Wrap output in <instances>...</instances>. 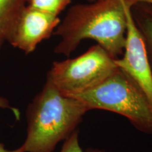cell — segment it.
<instances>
[{"label":"cell","instance_id":"14","mask_svg":"<svg viewBox=\"0 0 152 152\" xmlns=\"http://www.w3.org/2000/svg\"><path fill=\"white\" fill-rule=\"evenodd\" d=\"M85 152H105L104 150L99 149H94V148H88L85 150Z\"/></svg>","mask_w":152,"mask_h":152},{"label":"cell","instance_id":"10","mask_svg":"<svg viewBox=\"0 0 152 152\" xmlns=\"http://www.w3.org/2000/svg\"><path fill=\"white\" fill-rule=\"evenodd\" d=\"M60 152H85L80 145L79 130L77 129L64 140Z\"/></svg>","mask_w":152,"mask_h":152},{"label":"cell","instance_id":"1","mask_svg":"<svg viewBox=\"0 0 152 152\" xmlns=\"http://www.w3.org/2000/svg\"><path fill=\"white\" fill-rule=\"evenodd\" d=\"M127 19L125 0H96L68 9L53 35L60 37L56 54L69 56L85 39H92L114 58L123 54Z\"/></svg>","mask_w":152,"mask_h":152},{"label":"cell","instance_id":"6","mask_svg":"<svg viewBox=\"0 0 152 152\" xmlns=\"http://www.w3.org/2000/svg\"><path fill=\"white\" fill-rule=\"evenodd\" d=\"M61 22L58 16L47 14L26 5L19 15L7 42L26 54L54 34Z\"/></svg>","mask_w":152,"mask_h":152},{"label":"cell","instance_id":"12","mask_svg":"<svg viewBox=\"0 0 152 152\" xmlns=\"http://www.w3.org/2000/svg\"><path fill=\"white\" fill-rule=\"evenodd\" d=\"M89 2H92V1H96V0H87ZM125 1H127L131 7H132L133 5L136 4H140V3H144V4H148L152 5V0H125Z\"/></svg>","mask_w":152,"mask_h":152},{"label":"cell","instance_id":"7","mask_svg":"<svg viewBox=\"0 0 152 152\" xmlns=\"http://www.w3.org/2000/svg\"><path fill=\"white\" fill-rule=\"evenodd\" d=\"M131 12L144 40L152 72V5L136 4L131 7Z\"/></svg>","mask_w":152,"mask_h":152},{"label":"cell","instance_id":"3","mask_svg":"<svg viewBox=\"0 0 152 152\" xmlns=\"http://www.w3.org/2000/svg\"><path fill=\"white\" fill-rule=\"evenodd\" d=\"M90 110L113 112L142 132L152 134V104L134 81L119 68L98 86L73 96Z\"/></svg>","mask_w":152,"mask_h":152},{"label":"cell","instance_id":"4","mask_svg":"<svg viewBox=\"0 0 152 152\" xmlns=\"http://www.w3.org/2000/svg\"><path fill=\"white\" fill-rule=\"evenodd\" d=\"M115 59L100 45L73 58L54 61L47 74L65 96L73 97L98 86L118 70Z\"/></svg>","mask_w":152,"mask_h":152},{"label":"cell","instance_id":"5","mask_svg":"<svg viewBox=\"0 0 152 152\" xmlns=\"http://www.w3.org/2000/svg\"><path fill=\"white\" fill-rule=\"evenodd\" d=\"M131 6L125 1L127 28L123 56L115 59L117 67L140 87L152 104V72L140 30L133 19Z\"/></svg>","mask_w":152,"mask_h":152},{"label":"cell","instance_id":"11","mask_svg":"<svg viewBox=\"0 0 152 152\" xmlns=\"http://www.w3.org/2000/svg\"><path fill=\"white\" fill-rule=\"evenodd\" d=\"M0 109L11 110V111L14 112V115H16L17 118L19 117L18 110L16 109V108L12 107V106L10 105L9 101L7 99V98L4 97L2 96H0Z\"/></svg>","mask_w":152,"mask_h":152},{"label":"cell","instance_id":"13","mask_svg":"<svg viewBox=\"0 0 152 152\" xmlns=\"http://www.w3.org/2000/svg\"><path fill=\"white\" fill-rule=\"evenodd\" d=\"M0 152H20V151H19L18 148H17V149L14 150H9L6 149L4 145L0 142Z\"/></svg>","mask_w":152,"mask_h":152},{"label":"cell","instance_id":"9","mask_svg":"<svg viewBox=\"0 0 152 152\" xmlns=\"http://www.w3.org/2000/svg\"><path fill=\"white\" fill-rule=\"evenodd\" d=\"M72 0H27V5L47 14L58 16Z\"/></svg>","mask_w":152,"mask_h":152},{"label":"cell","instance_id":"15","mask_svg":"<svg viewBox=\"0 0 152 152\" xmlns=\"http://www.w3.org/2000/svg\"><path fill=\"white\" fill-rule=\"evenodd\" d=\"M4 42V40L3 39H1V37H0V51H1V47H2V45Z\"/></svg>","mask_w":152,"mask_h":152},{"label":"cell","instance_id":"8","mask_svg":"<svg viewBox=\"0 0 152 152\" xmlns=\"http://www.w3.org/2000/svg\"><path fill=\"white\" fill-rule=\"evenodd\" d=\"M27 0H0V37L7 41Z\"/></svg>","mask_w":152,"mask_h":152},{"label":"cell","instance_id":"2","mask_svg":"<svg viewBox=\"0 0 152 152\" xmlns=\"http://www.w3.org/2000/svg\"><path fill=\"white\" fill-rule=\"evenodd\" d=\"M90 110L76 98L65 96L47 77L26 110L27 136L20 152H53L73 133Z\"/></svg>","mask_w":152,"mask_h":152}]
</instances>
